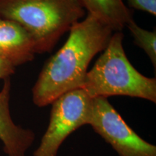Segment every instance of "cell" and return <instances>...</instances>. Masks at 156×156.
<instances>
[{
    "label": "cell",
    "instance_id": "1",
    "mask_svg": "<svg viewBox=\"0 0 156 156\" xmlns=\"http://www.w3.org/2000/svg\"><path fill=\"white\" fill-rule=\"evenodd\" d=\"M69 32L67 41L46 61L33 87L36 106H46L65 93L82 88L90 63L106 48L114 34L90 14Z\"/></svg>",
    "mask_w": 156,
    "mask_h": 156
},
{
    "label": "cell",
    "instance_id": "2",
    "mask_svg": "<svg viewBox=\"0 0 156 156\" xmlns=\"http://www.w3.org/2000/svg\"><path fill=\"white\" fill-rule=\"evenodd\" d=\"M85 15L80 0H0V17L15 21L26 30L36 54L51 51Z\"/></svg>",
    "mask_w": 156,
    "mask_h": 156
},
{
    "label": "cell",
    "instance_id": "3",
    "mask_svg": "<svg viewBox=\"0 0 156 156\" xmlns=\"http://www.w3.org/2000/svg\"><path fill=\"white\" fill-rule=\"evenodd\" d=\"M122 31L114 32L108 46L87 72L82 87L93 98L128 96L156 103V79L143 75L129 61Z\"/></svg>",
    "mask_w": 156,
    "mask_h": 156
},
{
    "label": "cell",
    "instance_id": "4",
    "mask_svg": "<svg viewBox=\"0 0 156 156\" xmlns=\"http://www.w3.org/2000/svg\"><path fill=\"white\" fill-rule=\"evenodd\" d=\"M93 98L83 88L69 91L51 103L50 119L46 132L34 156H57L60 147L72 133L89 125Z\"/></svg>",
    "mask_w": 156,
    "mask_h": 156
},
{
    "label": "cell",
    "instance_id": "5",
    "mask_svg": "<svg viewBox=\"0 0 156 156\" xmlns=\"http://www.w3.org/2000/svg\"><path fill=\"white\" fill-rule=\"evenodd\" d=\"M89 125L119 156H156V146L134 132L106 98H93Z\"/></svg>",
    "mask_w": 156,
    "mask_h": 156
},
{
    "label": "cell",
    "instance_id": "6",
    "mask_svg": "<svg viewBox=\"0 0 156 156\" xmlns=\"http://www.w3.org/2000/svg\"><path fill=\"white\" fill-rule=\"evenodd\" d=\"M10 77L4 80L0 90V140L7 156H25L36 139L34 131L13 122L9 110Z\"/></svg>",
    "mask_w": 156,
    "mask_h": 156
},
{
    "label": "cell",
    "instance_id": "7",
    "mask_svg": "<svg viewBox=\"0 0 156 156\" xmlns=\"http://www.w3.org/2000/svg\"><path fill=\"white\" fill-rule=\"evenodd\" d=\"M36 54L26 30L15 21L0 17V56L16 67L33 61Z\"/></svg>",
    "mask_w": 156,
    "mask_h": 156
},
{
    "label": "cell",
    "instance_id": "8",
    "mask_svg": "<svg viewBox=\"0 0 156 156\" xmlns=\"http://www.w3.org/2000/svg\"><path fill=\"white\" fill-rule=\"evenodd\" d=\"M85 11L103 23L114 32L122 31L130 21L133 12L122 0H80Z\"/></svg>",
    "mask_w": 156,
    "mask_h": 156
},
{
    "label": "cell",
    "instance_id": "9",
    "mask_svg": "<svg viewBox=\"0 0 156 156\" xmlns=\"http://www.w3.org/2000/svg\"><path fill=\"white\" fill-rule=\"evenodd\" d=\"M134 38L136 46L141 48L147 54L152 62L154 69L156 68V32L142 28L134 20L130 21L126 25Z\"/></svg>",
    "mask_w": 156,
    "mask_h": 156
},
{
    "label": "cell",
    "instance_id": "10",
    "mask_svg": "<svg viewBox=\"0 0 156 156\" xmlns=\"http://www.w3.org/2000/svg\"><path fill=\"white\" fill-rule=\"evenodd\" d=\"M127 2L131 8L156 15V0H127Z\"/></svg>",
    "mask_w": 156,
    "mask_h": 156
},
{
    "label": "cell",
    "instance_id": "11",
    "mask_svg": "<svg viewBox=\"0 0 156 156\" xmlns=\"http://www.w3.org/2000/svg\"><path fill=\"white\" fill-rule=\"evenodd\" d=\"M15 68L12 64L0 56V80H5L14 75Z\"/></svg>",
    "mask_w": 156,
    "mask_h": 156
}]
</instances>
